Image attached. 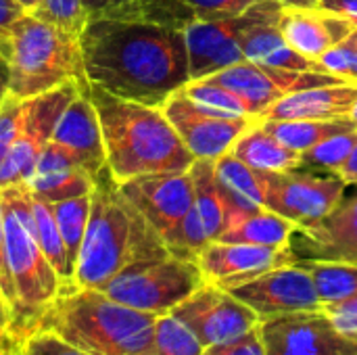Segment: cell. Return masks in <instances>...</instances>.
Returning <instances> with one entry per match:
<instances>
[{"instance_id": "1", "label": "cell", "mask_w": 357, "mask_h": 355, "mask_svg": "<svg viewBox=\"0 0 357 355\" xmlns=\"http://www.w3.org/2000/svg\"><path fill=\"white\" fill-rule=\"evenodd\" d=\"M79 46L86 82L126 100L163 107L190 82L182 29L144 19H88Z\"/></svg>"}, {"instance_id": "2", "label": "cell", "mask_w": 357, "mask_h": 355, "mask_svg": "<svg viewBox=\"0 0 357 355\" xmlns=\"http://www.w3.org/2000/svg\"><path fill=\"white\" fill-rule=\"evenodd\" d=\"M169 255L144 216L121 195L109 169H100L90 195V218L77 255L73 289L100 291L121 270Z\"/></svg>"}, {"instance_id": "3", "label": "cell", "mask_w": 357, "mask_h": 355, "mask_svg": "<svg viewBox=\"0 0 357 355\" xmlns=\"http://www.w3.org/2000/svg\"><path fill=\"white\" fill-rule=\"evenodd\" d=\"M96 107L107 169L121 184L146 174L186 172L197 161L161 107L126 100L88 84Z\"/></svg>"}, {"instance_id": "4", "label": "cell", "mask_w": 357, "mask_h": 355, "mask_svg": "<svg viewBox=\"0 0 357 355\" xmlns=\"http://www.w3.org/2000/svg\"><path fill=\"white\" fill-rule=\"evenodd\" d=\"M155 322V314L121 305L102 291L71 289L31 322L29 333L50 331L90 355H157Z\"/></svg>"}, {"instance_id": "5", "label": "cell", "mask_w": 357, "mask_h": 355, "mask_svg": "<svg viewBox=\"0 0 357 355\" xmlns=\"http://www.w3.org/2000/svg\"><path fill=\"white\" fill-rule=\"evenodd\" d=\"M8 94L29 100L69 82H86L79 36L33 13H25L8 29Z\"/></svg>"}, {"instance_id": "6", "label": "cell", "mask_w": 357, "mask_h": 355, "mask_svg": "<svg viewBox=\"0 0 357 355\" xmlns=\"http://www.w3.org/2000/svg\"><path fill=\"white\" fill-rule=\"evenodd\" d=\"M6 236V259L13 276L19 316L15 331L27 337L31 322L61 295L63 282L48 264L36 234L29 190L19 184L0 190Z\"/></svg>"}, {"instance_id": "7", "label": "cell", "mask_w": 357, "mask_h": 355, "mask_svg": "<svg viewBox=\"0 0 357 355\" xmlns=\"http://www.w3.org/2000/svg\"><path fill=\"white\" fill-rule=\"evenodd\" d=\"M205 282L195 259L169 253L121 270L100 291L121 305L161 316L169 314Z\"/></svg>"}, {"instance_id": "8", "label": "cell", "mask_w": 357, "mask_h": 355, "mask_svg": "<svg viewBox=\"0 0 357 355\" xmlns=\"http://www.w3.org/2000/svg\"><path fill=\"white\" fill-rule=\"evenodd\" d=\"M264 207L291 220L297 228L326 218L347 188L339 174H314L303 169L261 172Z\"/></svg>"}, {"instance_id": "9", "label": "cell", "mask_w": 357, "mask_h": 355, "mask_svg": "<svg viewBox=\"0 0 357 355\" xmlns=\"http://www.w3.org/2000/svg\"><path fill=\"white\" fill-rule=\"evenodd\" d=\"M82 84L84 82H69L27 100L23 126L8 151L0 157V190L27 180L40 153L50 142L61 113L75 98Z\"/></svg>"}, {"instance_id": "10", "label": "cell", "mask_w": 357, "mask_h": 355, "mask_svg": "<svg viewBox=\"0 0 357 355\" xmlns=\"http://www.w3.org/2000/svg\"><path fill=\"white\" fill-rule=\"evenodd\" d=\"M117 186L121 195L157 230V234L169 249L195 201V184L190 169L146 174L121 182Z\"/></svg>"}, {"instance_id": "11", "label": "cell", "mask_w": 357, "mask_h": 355, "mask_svg": "<svg viewBox=\"0 0 357 355\" xmlns=\"http://www.w3.org/2000/svg\"><path fill=\"white\" fill-rule=\"evenodd\" d=\"M209 80H213V82L230 88L234 94H238L251 117H259L268 107H272L274 103H278L280 98H284L293 92L347 82L333 73L291 71V69L266 67L259 63H251V61H243L224 71H218V73L209 75Z\"/></svg>"}, {"instance_id": "12", "label": "cell", "mask_w": 357, "mask_h": 355, "mask_svg": "<svg viewBox=\"0 0 357 355\" xmlns=\"http://www.w3.org/2000/svg\"><path fill=\"white\" fill-rule=\"evenodd\" d=\"M172 314L192 331L203 347L234 339L261 322L238 297L211 282L201 285L190 297L176 305Z\"/></svg>"}, {"instance_id": "13", "label": "cell", "mask_w": 357, "mask_h": 355, "mask_svg": "<svg viewBox=\"0 0 357 355\" xmlns=\"http://www.w3.org/2000/svg\"><path fill=\"white\" fill-rule=\"evenodd\" d=\"M161 109L190 155L205 161H218L230 153L234 142L257 121V117L228 119L213 115L197 107L182 90L172 94Z\"/></svg>"}, {"instance_id": "14", "label": "cell", "mask_w": 357, "mask_h": 355, "mask_svg": "<svg viewBox=\"0 0 357 355\" xmlns=\"http://www.w3.org/2000/svg\"><path fill=\"white\" fill-rule=\"evenodd\" d=\"M259 331L266 355H357V343L337 333L322 310L266 318Z\"/></svg>"}, {"instance_id": "15", "label": "cell", "mask_w": 357, "mask_h": 355, "mask_svg": "<svg viewBox=\"0 0 357 355\" xmlns=\"http://www.w3.org/2000/svg\"><path fill=\"white\" fill-rule=\"evenodd\" d=\"M228 291L245 305H249L259 316V320L295 312L322 310V301L316 293L310 272L297 262L270 270Z\"/></svg>"}, {"instance_id": "16", "label": "cell", "mask_w": 357, "mask_h": 355, "mask_svg": "<svg viewBox=\"0 0 357 355\" xmlns=\"http://www.w3.org/2000/svg\"><path fill=\"white\" fill-rule=\"evenodd\" d=\"M195 201L184 218L169 251L184 259H195L209 245L220 241L228 228V207L215 182V161L197 159L190 165Z\"/></svg>"}, {"instance_id": "17", "label": "cell", "mask_w": 357, "mask_h": 355, "mask_svg": "<svg viewBox=\"0 0 357 355\" xmlns=\"http://www.w3.org/2000/svg\"><path fill=\"white\" fill-rule=\"evenodd\" d=\"M295 262L297 255L291 247H264L222 241L209 243L197 255V264L205 280L226 291Z\"/></svg>"}, {"instance_id": "18", "label": "cell", "mask_w": 357, "mask_h": 355, "mask_svg": "<svg viewBox=\"0 0 357 355\" xmlns=\"http://www.w3.org/2000/svg\"><path fill=\"white\" fill-rule=\"evenodd\" d=\"M251 21V8L232 19L190 21L182 31L188 50L190 80H203L245 61L241 33Z\"/></svg>"}, {"instance_id": "19", "label": "cell", "mask_w": 357, "mask_h": 355, "mask_svg": "<svg viewBox=\"0 0 357 355\" xmlns=\"http://www.w3.org/2000/svg\"><path fill=\"white\" fill-rule=\"evenodd\" d=\"M291 249L297 259L357 264V195L343 197L320 222L297 228Z\"/></svg>"}, {"instance_id": "20", "label": "cell", "mask_w": 357, "mask_h": 355, "mask_svg": "<svg viewBox=\"0 0 357 355\" xmlns=\"http://www.w3.org/2000/svg\"><path fill=\"white\" fill-rule=\"evenodd\" d=\"M282 13L280 0H261L251 6V21L241 33V48L245 61L266 67L291 69V71H322L318 61L301 56L282 36L278 21Z\"/></svg>"}, {"instance_id": "21", "label": "cell", "mask_w": 357, "mask_h": 355, "mask_svg": "<svg viewBox=\"0 0 357 355\" xmlns=\"http://www.w3.org/2000/svg\"><path fill=\"white\" fill-rule=\"evenodd\" d=\"M96 176L65 146L50 140L40 153L23 186L38 199L56 203L73 197H86L94 190Z\"/></svg>"}, {"instance_id": "22", "label": "cell", "mask_w": 357, "mask_h": 355, "mask_svg": "<svg viewBox=\"0 0 357 355\" xmlns=\"http://www.w3.org/2000/svg\"><path fill=\"white\" fill-rule=\"evenodd\" d=\"M278 27L284 40L305 59L318 61L333 46L345 42L354 33V25L324 8L282 6Z\"/></svg>"}, {"instance_id": "23", "label": "cell", "mask_w": 357, "mask_h": 355, "mask_svg": "<svg viewBox=\"0 0 357 355\" xmlns=\"http://www.w3.org/2000/svg\"><path fill=\"white\" fill-rule=\"evenodd\" d=\"M50 140L69 149L94 176L107 167L102 130L96 107L88 94V82L82 84L75 98L61 113Z\"/></svg>"}, {"instance_id": "24", "label": "cell", "mask_w": 357, "mask_h": 355, "mask_svg": "<svg viewBox=\"0 0 357 355\" xmlns=\"http://www.w3.org/2000/svg\"><path fill=\"white\" fill-rule=\"evenodd\" d=\"M357 100V82H341L331 86H316L301 92H293L272 107H268L257 119L264 121H289V119H349Z\"/></svg>"}, {"instance_id": "25", "label": "cell", "mask_w": 357, "mask_h": 355, "mask_svg": "<svg viewBox=\"0 0 357 355\" xmlns=\"http://www.w3.org/2000/svg\"><path fill=\"white\" fill-rule=\"evenodd\" d=\"M215 182L228 207V226L245 213L264 209L261 172L249 167L232 153L215 161Z\"/></svg>"}, {"instance_id": "26", "label": "cell", "mask_w": 357, "mask_h": 355, "mask_svg": "<svg viewBox=\"0 0 357 355\" xmlns=\"http://www.w3.org/2000/svg\"><path fill=\"white\" fill-rule=\"evenodd\" d=\"M230 153L257 172H291L301 167V153L284 146L259 119L234 142Z\"/></svg>"}, {"instance_id": "27", "label": "cell", "mask_w": 357, "mask_h": 355, "mask_svg": "<svg viewBox=\"0 0 357 355\" xmlns=\"http://www.w3.org/2000/svg\"><path fill=\"white\" fill-rule=\"evenodd\" d=\"M295 230L297 226L291 220L264 207L259 211H251L234 220L224 230L220 241L264 245V247H291V236Z\"/></svg>"}, {"instance_id": "28", "label": "cell", "mask_w": 357, "mask_h": 355, "mask_svg": "<svg viewBox=\"0 0 357 355\" xmlns=\"http://www.w3.org/2000/svg\"><path fill=\"white\" fill-rule=\"evenodd\" d=\"M259 121L284 146H289L297 153H305L335 134L357 130V123H354L351 119H289V121L259 119Z\"/></svg>"}, {"instance_id": "29", "label": "cell", "mask_w": 357, "mask_h": 355, "mask_svg": "<svg viewBox=\"0 0 357 355\" xmlns=\"http://www.w3.org/2000/svg\"><path fill=\"white\" fill-rule=\"evenodd\" d=\"M29 207H31V218H33L38 243H40L46 259H48V264L59 274V278L63 282V291H71L73 289V276H71V270L67 264V255H65L63 239H61L59 224H56V218L52 211V203L42 201L29 192Z\"/></svg>"}, {"instance_id": "30", "label": "cell", "mask_w": 357, "mask_h": 355, "mask_svg": "<svg viewBox=\"0 0 357 355\" xmlns=\"http://www.w3.org/2000/svg\"><path fill=\"white\" fill-rule=\"evenodd\" d=\"M297 264L310 272L322 305L357 295V264L314 259H297Z\"/></svg>"}, {"instance_id": "31", "label": "cell", "mask_w": 357, "mask_h": 355, "mask_svg": "<svg viewBox=\"0 0 357 355\" xmlns=\"http://www.w3.org/2000/svg\"><path fill=\"white\" fill-rule=\"evenodd\" d=\"M52 211H54V218H56V224H59V232H61V239H63L67 264H69V270H71V276H73L77 255H79V249H82V243H84L88 218H90V195L56 201V203H52Z\"/></svg>"}, {"instance_id": "32", "label": "cell", "mask_w": 357, "mask_h": 355, "mask_svg": "<svg viewBox=\"0 0 357 355\" xmlns=\"http://www.w3.org/2000/svg\"><path fill=\"white\" fill-rule=\"evenodd\" d=\"M182 92L201 109L220 115V117H228V119H236V117H251L243 98L238 94H234L230 88L203 77V80H190Z\"/></svg>"}, {"instance_id": "33", "label": "cell", "mask_w": 357, "mask_h": 355, "mask_svg": "<svg viewBox=\"0 0 357 355\" xmlns=\"http://www.w3.org/2000/svg\"><path fill=\"white\" fill-rule=\"evenodd\" d=\"M356 144L357 130L335 134V136L322 140L320 144H316L314 149L301 153V167L299 169H312V172L326 169L331 174H339V169L345 165V161L349 159Z\"/></svg>"}, {"instance_id": "34", "label": "cell", "mask_w": 357, "mask_h": 355, "mask_svg": "<svg viewBox=\"0 0 357 355\" xmlns=\"http://www.w3.org/2000/svg\"><path fill=\"white\" fill-rule=\"evenodd\" d=\"M155 349L157 355H201L205 347L192 335V331L169 312L157 316Z\"/></svg>"}, {"instance_id": "35", "label": "cell", "mask_w": 357, "mask_h": 355, "mask_svg": "<svg viewBox=\"0 0 357 355\" xmlns=\"http://www.w3.org/2000/svg\"><path fill=\"white\" fill-rule=\"evenodd\" d=\"M261 0H178L186 21H218L232 19L249 10Z\"/></svg>"}, {"instance_id": "36", "label": "cell", "mask_w": 357, "mask_h": 355, "mask_svg": "<svg viewBox=\"0 0 357 355\" xmlns=\"http://www.w3.org/2000/svg\"><path fill=\"white\" fill-rule=\"evenodd\" d=\"M33 15L48 23H54L71 33H77V36L82 33V29L88 21L82 0H40Z\"/></svg>"}, {"instance_id": "37", "label": "cell", "mask_w": 357, "mask_h": 355, "mask_svg": "<svg viewBox=\"0 0 357 355\" xmlns=\"http://www.w3.org/2000/svg\"><path fill=\"white\" fill-rule=\"evenodd\" d=\"M318 63L326 73H333L347 82H357V42L349 36L345 42L324 52Z\"/></svg>"}, {"instance_id": "38", "label": "cell", "mask_w": 357, "mask_h": 355, "mask_svg": "<svg viewBox=\"0 0 357 355\" xmlns=\"http://www.w3.org/2000/svg\"><path fill=\"white\" fill-rule=\"evenodd\" d=\"M27 100H21L13 94H6L0 100V157L8 151L13 140L17 138L23 117H25Z\"/></svg>"}, {"instance_id": "39", "label": "cell", "mask_w": 357, "mask_h": 355, "mask_svg": "<svg viewBox=\"0 0 357 355\" xmlns=\"http://www.w3.org/2000/svg\"><path fill=\"white\" fill-rule=\"evenodd\" d=\"M86 19H142L140 0H82Z\"/></svg>"}, {"instance_id": "40", "label": "cell", "mask_w": 357, "mask_h": 355, "mask_svg": "<svg viewBox=\"0 0 357 355\" xmlns=\"http://www.w3.org/2000/svg\"><path fill=\"white\" fill-rule=\"evenodd\" d=\"M322 312L326 314L331 324L337 328V333H341L345 339L357 343V295L341 299V301L324 303Z\"/></svg>"}, {"instance_id": "41", "label": "cell", "mask_w": 357, "mask_h": 355, "mask_svg": "<svg viewBox=\"0 0 357 355\" xmlns=\"http://www.w3.org/2000/svg\"><path fill=\"white\" fill-rule=\"evenodd\" d=\"M201 355H266L261 331H259V326H255L234 339L205 347Z\"/></svg>"}, {"instance_id": "42", "label": "cell", "mask_w": 357, "mask_h": 355, "mask_svg": "<svg viewBox=\"0 0 357 355\" xmlns=\"http://www.w3.org/2000/svg\"><path fill=\"white\" fill-rule=\"evenodd\" d=\"M25 354L27 355H90L79 347L67 343L59 335L50 331H33L25 339Z\"/></svg>"}, {"instance_id": "43", "label": "cell", "mask_w": 357, "mask_h": 355, "mask_svg": "<svg viewBox=\"0 0 357 355\" xmlns=\"http://www.w3.org/2000/svg\"><path fill=\"white\" fill-rule=\"evenodd\" d=\"M140 10L144 21L161 23L174 29H184L188 25L178 0H140Z\"/></svg>"}, {"instance_id": "44", "label": "cell", "mask_w": 357, "mask_h": 355, "mask_svg": "<svg viewBox=\"0 0 357 355\" xmlns=\"http://www.w3.org/2000/svg\"><path fill=\"white\" fill-rule=\"evenodd\" d=\"M0 299L4 301L6 310L10 312L15 324L19 316V303H17V293L13 285V276L8 270V259H6V236H4V213H2V199H0ZM19 333V331H17Z\"/></svg>"}, {"instance_id": "45", "label": "cell", "mask_w": 357, "mask_h": 355, "mask_svg": "<svg viewBox=\"0 0 357 355\" xmlns=\"http://www.w3.org/2000/svg\"><path fill=\"white\" fill-rule=\"evenodd\" d=\"M318 8L335 13V15L347 19L354 27H357V0H320Z\"/></svg>"}, {"instance_id": "46", "label": "cell", "mask_w": 357, "mask_h": 355, "mask_svg": "<svg viewBox=\"0 0 357 355\" xmlns=\"http://www.w3.org/2000/svg\"><path fill=\"white\" fill-rule=\"evenodd\" d=\"M25 15V10L15 2V0H0V33L8 36L10 25L21 19Z\"/></svg>"}, {"instance_id": "47", "label": "cell", "mask_w": 357, "mask_h": 355, "mask_svg": "<svg viewBox=\"0 0 357 355\" xmlns=\"http://www.w3.org/2000/svg\"><path fill=\"white\" fill-rule=\"evenodd\" d=\"M25 339L21 333L10 331L0 337V355H27L25 354Z\"/></svg>"}, {"instance_id": "48", "label": "cell", "mask_w": 357, "mask_h": 355, "mask_svg": "<svg viewBox=\"0 0 357 355\" xmlns=\"http://www.w3.org/2000/svg\"><path fill=\"white\" fill-rule=\"evenodd\" d=\"M339 176L345 180L347 186H357V144L354 146L349 159L345 161V165L339 169Z\"/></svg>"}, {"instance_id": "49", "label": "cell", "mask_w": 357, "mask_h": 355, "mask_svg": "<svg viewBox=\"0 0 357 355\" xmlns=\"http://www.w3.org/2000/svg\"><path fill=\"white\" fill-rule=\"evenodd\" d=\"M10 331H15V320H13L10 312L6 310L4 301L0 299V337L10 333Z\"/></svg>"}, {"instance_id": "50", "label": "cell", "mask_w": 357, "mask_h": 355, "mask_svg": "<svg viewBox=\"0 0 357 355\" xmlns=\"http://www.w3.org/2000/svg\"><path fill=\"white\" fill-rule=\"evenodd\" d=\"M8 94V65L6 59L0 56V100Z\"/></svg>"}, {"instance_id": "51", "label": "cell", "mask_w": 357, "mask_h": 355, "mask_svg": "<svg viewBox=\"0 0 357 355\" xmlns=\"http://www.w3.org/2000/svg\"><path fill=\"white\" fill-rule=\"evenodd\" d=\"M282 6H299V8H316L320 0H280Z\"/></svg>"}, {"instance_id": "52", "label": "cell", "mask_w": 357, "mask_h": 355, "mask_svg": "<svg viewBox=\"0 0 357 355\" xmlns=\"http://www.w3.org/2000/svg\"><path fill=\"white\" fill-rule=\"evenodd\" d=\"M25 13H33L36 8H38V4H40V0H15Z\"/></svg>"}, {"instance_id": "53", "label": "cell", "mask_w": 357, "mask_h": 355, "mask_svg": "<svg viewBox=\"0 0 357 355\" xmlns=\"http://www.w3.org/2000/svg\"><path fill=\"white\" fill-rule=\"evenodd\" d=\"M6 44H8V36H2L0 33V56L6 54Z\"/></svg>"}, {"instance_id": "54", "label": "cell", "mask_w": 357, "mask_h": 355, "mask_svg": "<svg viewBox=\"0 0 357 355\" xmlns=\"http://www.w3.org/2000/svg\"><path fill=\"white\" fill-rule=\"evenodd\" d=\"M349 119H351L354 123H357V100L356 105H354V109H351V113H349Z\"/></svg>"}, {"instance_id": "55", "label": "cell", "mask_w": 357, "mask_h": 355, "mask_svg": "<svg viewBox=\"0 0 357 355\" xmlns=\"http://www.w3.org/2000/svg\"><path fill=\"white\" fill-rule=\"evenodd\" d=\"M351 38H354V40H356V42H357V27H356V29H354V33H351Z\"/></svg>"}]
</instances>
